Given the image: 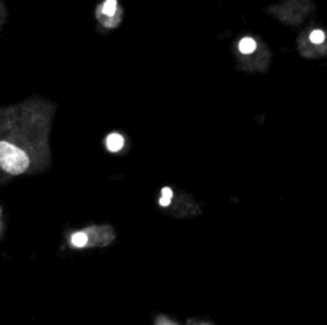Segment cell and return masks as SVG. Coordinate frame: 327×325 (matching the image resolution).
Here are the masks:
<instances>
[{"label": "cell", "mask_w": 327, "mask_h": 325, "mask_svg": "<svg viewBox=\"0 0 327 325\" xmlns=\"http://www.w3.org/2000/svg\"><path fill=\"white\" fill-rule=\"evenodd\" d=\"M29 166V158L21 148L12 145L10 142H0V168L10 175L23 174Z\"/></svg>", "instance_id": "6da1fadb"}, {"label": "cell", "mask_w": 327, "mask_h": 325, "mask_svg": "<svg viewBox=\"0 0 327 325\" xmlns=\"http://www.w3.org/2000/svg\"><path fill=\"white\" fill-rule=\"evenodd\" d=\"M106 145H107L109 152H118V150H122V148H123L125 139H123V136H120V134H110L106 139Z\"/></svg>", "instance_id": "7a4b0ae2"}, {"label": "cell", "mask_w": 327, "mask_h": 325, "mask_svg": "<svg viewBox=\"0 0 327 325\" xmlns=\"http://www.w3.org/2000/svg\"><path fill=\"white\" fill-rule=\"evenodd\" d=\"M238 50L241 53H244V55H251V53L255 50V40L251 37H244L238 43Z\"/></svg>", "instance_id": "3957f363"}, {"label": "cell", "mask_w": 327, "mask_h": 325, "mask_svg": "<svg viewBox=\"0 0 327 325\" xmlns=\"http://www.w3.org/2000/svg\"><path fill=\"white\" fill-rule=\"evenodd\" d=\"M71 244L75 247H85L88 244V236L87 233H75L71 238Z\"/></svg>", "instance_id": "277c9868"}, {"label": "cell", "mask_w": 327, "mask_h": 325, "mask_svg": "<svg viewBox=\"0 0 327 325\" xmlns=\"http://www.w3.org/2000/svg\"><path fill=\"white\" fill-rule=\"evenodd\" d=\"M117 10V0H106V4L102 5V13L112 16Z\"/></svg>", "instance_id": "5b68a950"}, {"label": "cell", "mask_w": 327, "mask_h": 325, "mask_svg": "<svg viewBox=\"0 0 327 325\" xmlns=\"http://www.w3.org/2000/svg\"><path fill=\"white\" fill-rule=\"evenodd\" d=\"M309 40H311L313 43H322L325 40V34L322 31H313L311 34H309Z\"/></svg>", "instance_id": "8992f818"}, {"label": "cell", "mask_w": 327, "mask_h": 325, "mask_svg": "<svg viewBox=\"0 0 327 325\" xmlns=\"http://www.w3.org/2000/svg\"><path fill=\"white\" fill-rule=\"evenodd\" d=\"M155 325H177L174 320H171L166 315H158L157 320H155Z\"/></svg>", "instance_id": "52a82bcc"}, {"label": "cell", "mask_w": 327, "mask_h": 325, "mask_svg": "<svg viewBox=\"0 0 327 325\" xmlns=\"http://www.w3.org/2000/svg\"><path fill=\"white\" fill-rule=\"evenodd\" d=\"M160 204H161L163 207H168V206L171 204V198H165V196H161V198H160Z\"/></svg>", "instance_id": "ba28073f"}, {"label": "cell", "mask_w": 327, "mask_h": 325, "mask_svg": "<svg viewBox=\"0 0 327 325\" xmlns=\"http://www.w3.org/2000/svg\"><path fill=\"white\" fill-rule=\"evenodd\" d=\"M161 196L173 198V191H171V188H163V190H161Z\"/></svg>", "instance_id": "9c48e42d"}, {"label": "cell", "mask_w": 327, "mask_h": 325, "mask_svg": "<svg viewBox=\"0 0 327 325\" xmlns=\"http://www.w3.org/2000/svg\"><path fill=\"white\" fill-rule=\"evenodd\" d=\"M198 325H209V323H198Z\"/></svg>", "instance_id": "30bf717a"}]
</instances>
